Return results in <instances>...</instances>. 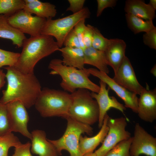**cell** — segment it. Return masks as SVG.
Masks as SVG:
<instances>
[{
	"label": "cell",
	"instance_id": "obj_1",
	"mask_svg": "<svg viewBox=\"0 0 156 156\" xmlns=\"http://www.w3.org/2000/svg\"><path fill=\"white\" fill-rule=\"evenodd\" d=\"M4 68L7 70V86L6 89L2 91L0 103L6 104L18 101L28 109L34 105L42 89L34 74L24 73L13 66H7Z\"/></svg>",
	"mask_w": 156,
	"mask_h": 156
},
{
	"label": "cell",
	"instance_id": "obj_2",
	"mask_svg": "<svg viewBox=\"0 0 156 156\" xmlns=\"http://www.w3.org/2000/svg\"><path fill=\"white\" fill-rule=\"evenodd\" d=\"M53 38L42 34L26 38L14 67L24 73L34 74V67L39 60L58 51L59 47Z\"/></svg>",
	"mask_w": 156,
	"mask_h": 156
},
{
	"label": "cell",
	"instance_id": "obj_3",
	"mask_svg": "<svg viewBox=\"0 0 156 156\" xmlns=\"http://www.w3.org/2000/svg\"><path fill=\"white\" fill-rule=\"evenodd\" d=\"M49 68L52 70L50 74L61 77L60 86L64 91L71 93L78 89L83 88L97 93L99 90V86L89 79L90 75L86 68L80 69L65 66L62 60L59 59L52 60Z\"/></svg>",
	"mask_w": 156,
	"mask_h": 156
},
{
	"label": "cell",
	"instance_id": "obj_4",
	"mask_svg": "<svg viewBox=\"0 0 156 156\" xmlns=\"http://www.w3.org/2000/svg\"><path fill=\"white\" fill-rule=\"evenodd\" d=\"M71 102V93L45 88L41 90L34 105L43 117L58 116L66 118L68 116Z\"/></svg>",
	"mask_w": 156,
	"mask_h": 156
},
{
	"label": "cell",
	"instance_id": "obj_5",
	"mask_svg": "<svg viewBox=\"0 0 156 156\" xmlns=\"http://www.w3.org/2000/svg\"><path fill=\"white\" fill-rule=\"evenodd\" d=\"M71 94L72 102L68 116L90 126L98 122L99 116L98 105L90 90L79 88Z\"/></svg>",
	"mask_w": 156,
	"mask_h": 156
},
{
	"label": "cell",
	"instance_id": "obj_6",
	"mask_svg": "<svg viewBox=\"0 0 156 156\" xmlns=\"http://www.w3.org/2000/svg\"><path fill=\"white\" fill-rule=\"evenodd\" d=\"M66 130L63 135L56 140H48L55 147L59 155L63 150L67 151L70 156H83L80 151L79 139L82 134L91 135L93 129L90 125L84 124L68 116Z\"/></svg>",
	"mask_w": 156,
	"mask_h": 156
},
{
	"label": "cell",
	"instance_id": "obj_7",
	"mask_svg": "<svg viewBox=\"0 0 156 156\" xmlns=\"http://www.w3.org/2000/svg\"><path fill=\"white\" fill-rule=\"evenodd\" d=\"M90 12L87 7L80 12L56 19H47L41 34L55 38L59 48L62 47L64 39L69 32L80 21L90 17Z\"/></svg>",
	"mask_w": 156,
	"mask_h": 156
},
{
	"label": "cell",
	"instance_id": "obj_8",
	"mask_svg": "<svg viewBox=\"0 0 156 156\" xmlns=\"http://www.w3.org/2000/svg\"><path fill=\"white\" fill-rule=\"evenodd\" d=\"M107 125V133L101 146L94 152L97 156H105L119 143L131 137L130 133L126 129L127 123L125 117L113 118L109 116Z\"/></svg>",
	"mask_w": 156,
	"mask_h": 156
},
{
	"label": "cell",
	"instance_id": "obj_9",
	"mask_svg": "<svg viewBox=\"0 0 156 156\" xmlns=\"http://www.w3.org/2000/svg\"><path fill=\"white\" fill-rule=\"evenodd\" d=\"M47 19L37 16H33L23 9L19 10L8 18L9 23L24 34L31 36L41 34Z\"/></svg>",
	"mask_w": 156,
	"mask_h": 156
},
{
	"label": "cell",
	"instance_id": "obj_10",
	"mask_svg": "<svg viewBox=\"0 0 156 156\" xmlns=\"http://www.w3.org/2000/svg\"><path fill=\"white\" fill-rule=\"evenodd\" d=\"M129 148L131 156H156V138L149 133L138 123L135 125Z\"/></svg>",
	"mask_w": 156,
	"mask_h": 156
},
{
	"label": "cell",
	"instance_id": "obj_11",
	"mask_svg": "<svg viewBox=\"0 0 156 156\" xmlns=\"http://www.w3.org/2000/svg\"><path fill=\"white\" fill-rule=\"evenodd\" d=\"M87 69L90 75L99 78L105 83L110 89L114 91L123 101L126 108H130L133 112L137 113L138 98L136 94L121 86L106 73L95 68Z\"/></svg>",
	"mask_w": 156,
	"mask_h": 156
},
{
	"label": "cell",
	"instance_id": "obj_12",
	"mask_svg": "<svg viewBox=\"0 0 156 156\" xmlns=\"http://www.w3.org/2000/svg\"><path fill=\"white\" fill-rule=\"evenodd\" d=\"M113 79L128 90L140 95L144 88L138 81L129 59L125 56Z\"/></svg>",
	"mask_w": 156,
	"mask_h": 156
},
{
	"label": "cell",
	"instance_id": "obj_13",
	"mask_svg": "<svg viewBox=\"0 0 156 156\" xmlns=\"http://www.w3.org/2000/svg\"><path fill=\"white\" fill-rule=\"evenodd\" d=\"M6 105L9 114L12 131L19 133L31 140V134L28 130L27 126L29 117L26 107L18 101Z\"/></svg>",
	"mask_w": 156,
	"mask_h": 156
},
{
	"label": "cell",
	"instance_id": "obj_14",
	"mask_svg": "<svg viewBox=\"0 0 156 156\" xmlns=\"http://www.w3.org/2000/svg\"><path fill=\"white\" fill-rule=\"evenodd\" d=\"M100 90L98 93L91 92V95L96 101L99 110V116L98 121V127H102L104 117L107 112L111 108L116 109L123 113L126 108L123 104L119 102L116 98L109 96L110 88H106L105 83L100 80Z\"/></svg>",
	"mask_w": 156,
	"mask_h": 156
},
{
	"label": "cell",
	"instance_id": "obj_15",
	"mask_svg": "<svg viewBox=\"0 0 156 156\" xmlns=\"http://www.w3.org/2000/svg\"><path fill=\"white\" fill-rule=\"evenodd\" d=\"M138 99L137 113L139 118L153 122L156 119V89L144 88Z\"/></svg>",
	"mask_w": 156,
	"mask_h": 156
},
{
	"label": "cell",
	"instance_id": "obj_16",
	"mask_svg": "<svg viewBox=\"0 0 156 156\" xmlns=\"http://www.w3.org/2000/svg\"><path fill=\"white\" fill-rule=\"evenodd\" d=\"M31 151L39 156H59V153L53 145L46 138L45 132L36 129L31 133Z\"/></svg>",
	"mask_w": 156,
	"mask_h": 156
},
{
	"label": "cell",
	"instance_id": "obj_17",
	"mask_svg": "<svg viewBox=\"0 0 156 156\" xmlns=\"http://www.w3.org/2000/svg\"><path fill=\"white\" fill-rule=\"evenodd\" d=\"M126 46L125 42L122 39H110L104 52L108 66L112 68L114 73L126 56Z\"/></svg>",
	"mask_w": 156,
	"mask_h": 156
},
{
	"label": "cell",
	"instance_id": "obj_18",
	"mask_svg": "<svg viewBox=\"0 0 156 156\" xmlns=\"http://www.w3.org/2000/svg\"><path fill=\"white\" fill-rule=\"evenodd\" d=\"M109 116L107 114L104 117L103 125L99 132L95 135L88 137L81 135L79 141L80 151L83 155L93 152L96 147L102 143L109 130L107 123Z\"/></svg>",
	"mask_w": 156,
	"mask_h": 156
},
{
	"label": "cell",
	"instance_id": "obj_19",
	"mask_svg": "<svg viewBox=\"0 0 156 156\" xmlns=\"http://www.w3.org/2000/svg\"><path fill=\"white\" fill-rule=\"evenodd\" d=\"M155 10L148 3L142 0H127L124 10L130 14L145 20L153 21L155 18Z\"/></svg>",
	"mask_w": 156,
	"mask_h": 156
},
{
	"label": "cell",
	"instance_id": "obj_20",
	"mask_svg": "<svg viewBox=\"0 0 156 156\" xmlns=\"http://www.w3.org/2000/svg\"><path fill=\"white\" fill-rule=\"evenodd\" d=\"M25 4L23 10L31 14L45 18H52L57 13L55 6L50 3L38 0H24Z\"/></svg>",
	"mask_w": 156,
	"mask_h": 156
},
{
	"label": "cell",
	"instance_id": "obj_21",
	"mask_svg": "<svg viewBox=\"0 0 156 156\" xmlns=\"http://www.w3.org/2000/svg\"><path fill=\"white\" fill-rule=\"evenodd\" d=\"M58 51L61 53L64 65L80 69L85 68L84 50L82 48L64 46L59 48Z\"/></svg>",
	"mask_w": 156,
	"mask_h": 156
},
{
	"label": "cell",
	"instance_id": "obj_22",
	"mask_svg": "<svg viewBox=\"0 0 156 156\" xmlns=\"http://www.w3.org/2000/svg\"><path fill=\"white\" fill-rule=\"evenodd\" d=\"M8 16L0 15V38L10 40L13 45L18 48L21 47L26 37L24 34L9 23Z\"/></svg>",
	"mask_w": 156,
	"mask_h": 156
},
{
	"label": "cell",
	"instance_id": "obj_23",
	"mask_svg": "<svg viewBox=\"0 0 156 156\" xmlns=\"http://www.w3.org/2000/svg\"><path fill=\"white\" fill-rule=\"evenodd\" d=\"M84 64L95 67L99 70L108 74L109 70L104 52L92 47L86 48L84 50Z\"/></svg>",
	"mask_w": 156,
	"mask_h": 156
},
{
	"label": "cell",
	"instance_id": "obj_24",
	"mask_svg": "<svg viewBox=\"0 0 156 156\" xmlns=\"http://www.w3.org/2000/svg\"><path fill=\"white\" fill-rule=\"evenodd\" d=\"M125 16L128 27L135 34L147 32L156 28L153 21L145 20L130 14H125Z\"/></svg>",
	"mask_w": 156,
	"mask_h": 156
},
{
	"label": "cell",
	"instance_id": "obj_25",
	"mask_svg": "<svg viewBox=\"0 0 156 156\" xmlns=\"http://www.w3.org/2000/svg\"><path fill=\"white\" fill-rule=\"evenodd\" d=\"M25 4L23 0H0V15L10 16L23 10Z\"/></svg>",
	"mask_w": 156,
	"mask_h": 156
},
{
	"label": "cell",
	"instance_id": "obj_26",
	"mask_svg": "<svg viewBox=\"0 0 156 156\" xmlns=\"http://www.w3.org/2000/svg\"><path fill=\"white\" fill-rule=\"evenodd\" d=\"M21 144L18 138L12 132L0 136V156H9V149L12 147H15Z\"/></svg>",
	"mask_w": 156,
	"mask_h": 156
},
{
	"label": "cell",
	"instance_id": "obj_27",
	"mask_svg": "<svg viewBox=\"0 0 156 156\" xmlns=\"http://www.w3.org/2000/svg\"><path fill=\"white\" fill-rule=\"evenodd\" d=\"M9 113L6 104L0 103V136L12 132Z\"/></svg>",
	"mask_w": 156,
	"mask_h": 156
},
{
	"label": "cell",
	"instance_id": "obj_28",
	"mask_svg": "<svg viewBox=\"0 0 156 156\" xmlns=\"http://www.w3.org/2000/svg\"><path fill=\"white\" fill-rule=\"evenodd\" d=\"M92 47L95 49L104 52L108 46L109 39L105 38L96 27L92 26Z\"/></svg>",
	"mask_w": 156,
	"mask_h": 156
},
{
	"label": "cell",
	"instance_id": "obj_29",
	"mask_svg": "<svg viewBox=\"0 0 156 156\" xmlns=\"http://www.w3.org/2000/svg\"><path fill=\"white\" fill-rule=\"evenodd\" d=\"M132 140L131 137L120 142L109 151L105 156H131L129 148Z\"/></svg>",
	"mask_w": 156,
	"mask_h": 156
},
{
	"label": "cell",
	"instance_id": "obj_30",
	"mask_svg": "<svg viewBox=\"0 0 156 156\" xmlns=\"http://www.w3.org/2000/svg\"><path fill=\"white\" fill-rule=\"evenodd\" d=\"M20 55V53L0 49V68L4 66H14Z\"/></svg>",
	"mask_w": 156,
	"mask_h": 156
},
{
	"label": "cell",
	"instance_id": "obj_31",
	"mask_svg": "<svg viewBox=\"0 0 156 156\" xmlns=\"http://www.w3.org/2000/svg\"><path fill=\"white\" fill-rule=\"evenodd\" d=\"M63 45L65 47L72 48H81L79 39L73 29L69 32L65 37Z\"/></svg>",
	"mask_w": 156,
	"mask_h": 156
},
{
	"label": "cell",
	"instance_id": "obj_32",
	"mask_svg": "<svg viewBox=\"0 0 156 156\" xmlns=\"http://www.w3.org/2000/svg\"><path fill=\"white\" fill-rule=\"evenodd\" d=\"M144 44L151 49H156V28L145 33L143 36Z\"/></svg>",
	"mask_w": 156,
	"mask_h": 156
},
{
	"label": "cell",
	"instance_id": "obj_33",
	"mask_svg": "<svg viewBox=\"0 0 156 156\" xmlns=\"http://www.w3.org/2000/svg\"><path fill=\"white\" fill-rule=\"evenodd\" d=\"M85 20L83 19L79 21L73 28L79 40L81 48L83 50L85 48L83 41V35L86 26L85 24Z\"/></svg>",
	"mask_w": 156,
	"mask_h": 156
},
{
	"label": "cell",
	"instance_id": "obj_34",
	"mask_svg": "<svg viewBox=\"0 0 156 156\" xmlns=\"http://www.w3.org/2000/svg\"><path fill=\"white\" fill-rule=\"evenodd\" d=\"M31 143L29 142L21 144L15 147L14 154L12 156H33L30 152Z\"/></svg>",
	"mask_w": 156,
	"mask_h": 156
},
{
	"label": "cell",
	"instance_id": "obj_35",
	"mask_svg": "<svg viewBox=\"0 0 156 156\" xmlns=\"http://www.w3.org/2000/svg\"><path fill=\"white\" fill-rule=\"evenodd\" d=\"M116 0H97V8L96 16H101L103 10L108 7L113 8L115 7L116 4Z\"/></svg>",
	"mask_w": 156,
	"mask_h": 156
},
{
	"label": "cell",
	"instance_id": "obj_36",
	"mask_svg": "<svg viewBox=\"0 0 156 156\" xmlns=\"http://www.w3.org/2000/svg\"><path fill=\"white\" fill-rule=\"evenodd\" d=\"M69 6L66 9L67 11L72 12L73 14L77 13L81 10L84 8L85 2V0H68Z\"/></svg>",
	"mask_w": 156,
	"mask_h": 156
},
{
	"label": "cell",
	"instance_id": "obj_37",
	"mask_svg": "<svg viewBox=\"0 0 156 156\" xmlns=\"http://www.w3.org/2000/svg\"><path fill=\"white\" fill-rule=\"evenodd\" d=\"M93 37L92 26L87 25L85 28L83 41L85 48L92 47Z\"/></svg>",
	"mask_w": 156,
	"mask_h": 156
},
{
	"label": "cell",
	"instance_id": "obj_38",
	"mask_svg": "<svg viewBox=\"0 0 156 156\" xmlns=\"http://www.w3.org/2000/svg\"><path fill=\"white\" fill-rule=\"evenodd\" d=\"M5 74L3 70L0 69V89L4 86L5 83Z\"/></svg>",
	"mask_w": 156,
	"mask_h": 156
},
{
	"label": "cell",
	"instance_id": "obj_39",
	"mask_svg": "<svg viewBox=\"0 0 156 156\" xmlns=\"http://www.w3.org/2000/svg\"><path fill=\"white\" fill-rule=\"evenodd\" d=\"M148 4L154 9H156V0H150Z\"/></svg>",
	"mask_w": 156,
	"mask_h": 156
},
{
	"label": "cell",
	"instance_id": "obj_40",
	"mask_svg": "<svg viewBox=\"0 0 156 156\" xmlns=\"http://www.w3.org/2000/svg\"><path fill=\"white\" fill-rule=\"evenodd\" d=\"M151 73L153 74V75L156 76V64L153 66L150 71Z\"/></svg>",
	"mask_w": 156,
	"mask_h": 156
},
{
	"label": "cell",
	"instance_id": "obj_41",
	"mask_svg": "<svg viewBox=\"0 0 156 156\" xmlns=\"http://www.w3.org/2000/svg\"><path fill=\"white\" fill-rule=\"evenodd\" d=\"M83 156H97L95 152L88 153L84 155Z\"/></svg>",
	"mask_w": 156,
	"mask_h": 156
}]
</instances>
